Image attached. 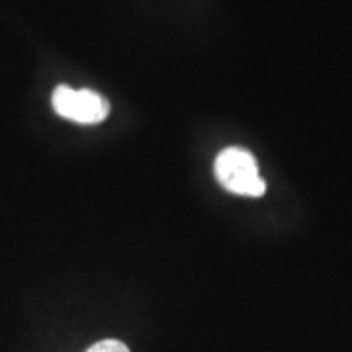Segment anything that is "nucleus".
Here are the masks:
<instances>
[{
	"label": "nucleus",
	"instance_id": "obj_3",
	"mask_svg": "<svg viewBox=\"0 0 352 352\" xmlns=\"http://www.w3.org/2000/svg\"><path fill=\"white\" fill-rule=\"evenodd\" d=\"M87 352H129V349H127L124 342H120V340L106 339L96 342V344H92Z\"/></svg>",
	"mask_w": 352,
	"mask_h": 352
},
{
	"label": "nucleus",
	"instance_id": "obj_1",
	"mask_svg": "<svg viewBox=\"0 0 352 352\" xmlns=\"http://www.w3.org/2000/svg\"><path fill=\"white\" fill-rule=\"evenodd\" d=\"M217 182L229 192L258 198L266 192V184L258 175V166L251 153L243 147H227L217 155L214 164Z\"/></svg>",
	"mask_w": 352,
	"mask_h": 352
},
{
	"label": "nucleus",
	"instance_id": "obj_2",
	"mask_svg": "<svg viewBox=\"0 0 352 352\" xmlns=\"http://www.w3.org/2000/svg\"><path fill=\"white\" fill-rule=\"evenodd\" d=\"M51 104L61 118L82 126L100 124L110 113V102L88 88L75 90L67 85H59L53 90Z\"/></svg>",
	"mask_w": 352,
	"mask_h": 352
}]
</instances>
